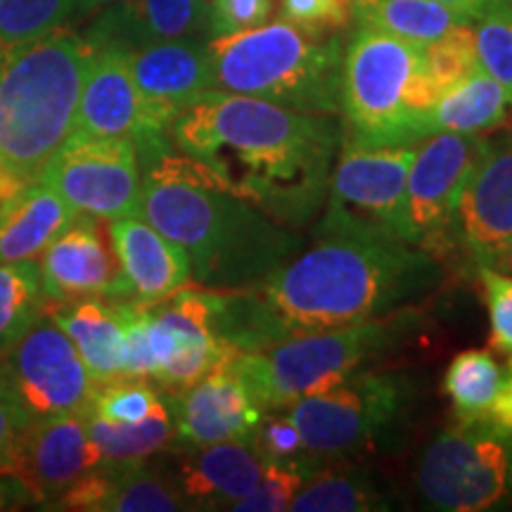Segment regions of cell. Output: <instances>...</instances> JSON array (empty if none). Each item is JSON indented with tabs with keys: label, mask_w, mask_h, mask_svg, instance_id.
Listing matches in <instances>:
<instances>
[{
	"label": "cell",
	"mask_w": 512,
	"mask_h": 512,
	"mask_svg": "<svg viewBox=\"0 0 512 512\" xmlns=\"http://www.w3.org/2000/svg\"><path fill=\"white\" fill-rule=\"evenodd\" d=\"M38 181L62 195L76 214L112 221L140 216L143 166L136 145L126 138L72 133Z\"/></svg>",
	"instance_id": "7c38bea8"
},
{
	"label": "cell",
	"mask_w": 512,
	"mask_h": 512,
	"mask_svg": "<svg viewBox=\"0 0 512 512\" xmlns=\"http://www.w3.org/2000/svg\"><path fill=\"white\" fill-rule=\"evenodd\" d=\"M171 119L145 100L128 69L126 50L98 48L79 95L74 131L98 138H126L138 157L171 150Z\"/></svg>",
	"instance_id": "5bb4252c"
},
{
	"label": "cell",
	"mask_w": 512,
	"mask_h": 512,
	"mask_svg": "<svg viewBox=\"0 0 512 512\" xmlns=\"http://www.w3.org/2000/svg\"><path fill=\"white\" fill-rule=\"evenodd\" d=\"M22 188H24V183L19 181V178L12 176L5 166H0V204H3L5 200H10L12 195H17Z\"/></svg>",
	"instance_id": "c3c4849f"
},
{
	"label": "cell",
	"mask_w": 512,
	"mask_h": 512,
	"mask_svg": "<svg viewBox=\"0 0 512 512\" xmlns=\"http://www.w3.org/2000/svg\"><path fill=\"white\" fill-rule=\"evenodd\" d=\"M437 3L446 5L448 10L458 12V15L470 19V22H477L486 12L501 8V5H512V0H437Z\"/></svg>",
	"instance_id": "f6af8a7d"
},
{
	"label": "cell",
	"mask_w": 512,
	"mask_h": 512,
	"mask_svg": "<svg viewBox=\"0 0 512 512\" xmlns=\"http://www.w3.org/2000/svg\"><path fill=\"white\" fill-rule=\"evenodd\" d=\"M273 0H211L207 5V29L214 36L238 34L268 22Z\"/></svg>",
	"instance_id": "ab89813d"
},
{
	"label": "cell",
	"mask_w": 512,
	"mask_h": 512,
	"mask_svg": "<svg viewBox=\"0 0 512 512\" xmlns=\"http://www.w3.org/2000/svg\"><path fill=\"white\" fill-rule=\"evenodd\" d=\"M169 403L174 437L183 448L252 441L261 422V408L230 363L181 389Z\"/></svg>",
	"instance_id": "d6986e66"
},
{
	"label": "cell",
	"mask_w": 512,
	"mask_h": 512,
	"mask_svg": "<svg viewBox=\"0 0 512 512\" xmlns=\"http://www.w3.org/2000/svg\"><path fill=\"white\" fill-rule=\"evenodd\" d=\"M425 62L434 86L439 95L446 93L448 88L458 86L467 76L475 74L479 69L477 50H475V29L470 24H460L451 29L439 41L425 46Z\"/></svg>",
	"instance_id": "e575fe53"
},
{
	"label": "cell",
	"mask_w": 512,
	"mask_h": 512,
	"mask_svg": "<svg viewBox=\"0 0 512 512\" xmlns=\"http://www.w3.org/2000/svg\"><path fill=\"white\" fill-rule=\"evenodd\" d=\"M98 465H102V456L88 437L86 415H50L27 425L19 439L12 477L27 486L36 505L46 508Z\"/></svg>",
	"instance_id": "ac0fdd59"
},
{
	"label": "cell",
	"mask_w": 512,
	"mask_h": 512,
	"mask_svg": "<svg viewBox=\"0 0 512 512\" xmlns=\"http://www.w3.org/2000/svg\"><path fill=\"white\" fill-rule=\"evenodd\" d=\"M484 264L496 268V271H501V273L512 275V238L505 242V245L498 249V252L491 254L489 259L484 261Z\"/></svg>",
	"instance_id": "7dc6e473"
},
{
	"label": "cell",
	"mask_w": 512,
	"mask_h": 512,
	"mask_svg": "<svg viewBox=\"0 0 512 512\" xmlns=\"http://www.w3.org/2000/svg\"><path fill=\"white\" fill-rule=\"evenodd\" d=\"M283 19L309 34H325L347 27L354 15V0H280Z\"/></svg>",
	"instance_id": "f35d334b"
},
{
	"label": "cell",
	"mask_w": 512,
	"mask_h": 512,
	"mask_svg": "<svg viewBox=\"0 0 512 512\" xmlns=\"http://www.w3.org/2000/svg\"><path fill=\"white\" fill-rule=\"evenodd\" d=\"M415 486L434 510L494 508L512 486V439L489 425H460L439 434L422 453Z\"/></svg>",
	"instance_id": "9c48e42d"
},
{
	"label": "cell",
	"mask_w": 512,
	"mask_h": 512,
	"mask_svg": "<svg viewBox=\"0 0 512 512\" xmlns=\"http://www.w3.org/2000/svg\"><path fill=\"white\" fill-rule=\"evenodd\" d=\"M31 503H36V498L31 496L27 486L19 482L17 477L0 472V512L29 508Z\"/></svg>",
	"instance_id": "ee69618b"
},
{
	"label": "cell",
	"mask_w": 512,
	"mask_h": 512,
	"mask_svg": "<svg viewBox=\"0 0 512 512\" xmlns=\"http://www.w3.org/2000/svg\"><path fill=\"white\" fill-rule=\"evenodd\" d=\"M207 27V0H117L98 15L88 43L98 48L138 50L152 43L190 38Z\"/></svg>",
	"instance_id": "603a6c76"
},
{
	"label": "cell",
	"mask_w": 512,
	"mask_h": 512,
	"mask_svg": "<svg viewBox=\"0 0 512 512\" xmlns=\"http://www.w3.org/2000/svg\"><path fill=\"white\" fill-rule=\"evenodd\" d=\"M214 91L249 95L299 112L342 110L339 43L285 22L261 24L207 43Z\"/></svg>",
	"instance_id": "5b68a950"
},
{
	"label": "cell",
	"mask_w": 512,
	"mask_h": 512,
	"mask_svg": "<svg viewBox=\"0 0 512 512\" xmlns=\"http://www.w3.org/2000/svg\"><path fill=\"white\" fill-rule=\"evenodd\" d=\"M415 145H342L328 185L320 233H349L415 245L406 216V183Z\"/></svg>",
	"instance_id": "ba28073f"
},
{
	"label": "cell",
	"mask_w": 512,
	"mask_h": 512,
	"mask_svg": "<svg viewBox=\"0 0 512 512\" xmlns=\"http://www.w3.org/2000/svg\"><path fill=\"white\" fill-rule=\"evenodd\" d=\"M448 230L458 235L477 264L512 238V133L482 138Z\"/></svg>",
	"instance_id": "e0dca14e"
},
{
	"label": "cell",
	"mask_w": 512,
	"mask_h": 512,
	"mask_svg": "<svg viewBox=\"0 0 512 512\" xmlns=\"http://www.w3.org/2000/svg\"><path fill=\"white\" fill-rule=\"evenodd\" d=\"M76 0H0V46L22 48L67 27Z\"/></svg>",
	"instance_id": "d6a6232c"
},
{
	"label": "cell",
	"mask_w": 512,
	"mask_h": 512,
	"mask_svg": "<svg viewBox=\"0 0 512 512\" xmlns=\"http://www.w3.org/2000/svg\"><path fill=\"white\" fill-rule=\"evenodd\" d=\"M93 55L88 38L67 27L22 48L0 46V166L24 185L74 133Z\"/></svg>",
	"instance_id": "277c9868"
},
{
	"label": "cell",
	"mask_w": 512,
	"mask_h": 512,
	"mask_svg": "<svg viewBox=\"0 0 512 512\" xmlns=\"http://www.w3.org/2000/svg\"><path fill=\"white\" fill-rule=\"evenodd\" d=\"M169 140L242 200L302 228L325 204L344 131L332 114L207 91L171 121Z\"/></svg>",
	"instance_id": "7a4b0ae2"
},
{
	"label": "cell",
	"mask_w": 512,
	"mask_h": 512,
	"mask_svg": "<svg viewBox=\"0 0 512 512\" xmlns=\"http://www.w3.org/2000/svg\"><path fill=\"white\" fill-rule=\"evenodd\" d=\"M46 309L41 271L34 259L0 264V354L46 316Z\"/></svg>",
	"instance_id": "4dcf8cb0"
},
{
	"label": "cell",
	"mask_w": 512,
	"mask_h": 512,
	"mask_svg": "<svg viewBox=\"0 0 512 512\" xmlns=\"http://www.w3.org/2000/svg\"><path fill=\"white\" fill-rule=\"evenodd\" d=\"M117 3V0H76L74 5V17L76 19H88L100 15L102 10H107L110 5Z\"/></svg>",
	"instance_id": "bcb514c9"
},
{
	"label": "cell",
	"mask_w": 512,
	"mask_h": 512,
	"mask_svg": "<svg viewBox=\"0 0 512 512\" xmlns=\"http://www.w3.org/2000/svg\"><path fill=\"white\" fill-rule=\"evenodd\" d=\"M256 448L261 460H290L304 448L297 425L290 415H271L256 427L254 439L249 441Z\"/></svg>",
	"instance_id": "60d3db41"
},
{
	"label": "cell",
	"mask_w": 512,
	"mask_h": 512,
	"mask_svg": "<svg viewBox=\"0 0 512 512\" xmlns=\"http://www.w3.org/2000/svg\"><path fill=\"white\" fill-rule=\"evenodd\" d=\"M482 138L434 133L415 147L406 183V216L418 247L451 228L460 188L479 155Z\"/></svg>",
	"instance_id": "2e32d148"
},
{
	"label": "cell",
	"mask_w": 512,
	"mask_h": 512,
	"mask_svg": "<svg viewBox=\"0 0 512 512\" xmlns=\"http://www.w3.org/2000/svg\"><path fill=\"white\" fill-rule=\"evenodd\" d=\"M503 370H505L503 387L496 396L494 406H491L489 427L491 430H496L498 434H503V437L512 439V356H510L508 366H505Z\"/></svg>",
	"instance_id": "7bdbcfd3"
},
{
	"label": "cell",
	"mask_w": 512,
	"mask_h": 512,
	"mask_svg": "<svg viewBox=\"0 0 512 512\" xmlns=\"http://www.w3.org/2000/svg\"><path fill=\"white\" fill-rule=\"evenodd\" d=\"M166 408L147 377H112L95 384L91 403L83 413L100 415L110 422H140Z\"/></svg>",
	"instance_id": "836d02e7"
},
{
	"label": "cell",
	"mask_w": 512,
	"mask_h": 512,
	"mask_svg": "<svg viewBox=\"0 0 512 512\" xmlns=\"http://www.w3.org/2000/svg\"><path fill=\"white\" fill-rule=\"evenodd\" d=\"M475 50L479 69L501 83L512 102V5H501L477 19Z\"/></svg>",
	"instance_id": "d590c367"
},
{
	"label": "cell",
	"mask_w": 512,
	"mask_h": 512,
	"mask_svg": "<svg viewBox=\"0 0 512 512\" xmlns=\"http://www.w3.org/2000/svg\"><path fill=\"white\" fill-rule=\"evenodd\" d=\"M261 470L264 460L249 441H223L185 448L171 482L188 508H233L256 489Z\"/></svg>",
	"instance_id": "ffe728a7"
},
{
	"label": "cell",
	"mask_w": 512,
	"mask_h": 512,
	"mask_svg": "<svg viewBox=\"0 0 512 512\" xmlns=\"http://www.w3.org/2000/svg\"><path fill=\"white\" fill-rule=\"evenodd\" d=\"M358 24L403 38L415 46H430L460 24H472L437 0H354Z\"/></svg>",
	"instance_id": "4316f807"
},
{
	"label": "cell",
	"mask_w": 512,
	"mask_h": 512,
	"mask_svg": "<svg viewBox=\"0 0 512 512\" xmlns=\"http://www.w3.org/2000/svg\"><path fill=\"white\" fill-rule=\"evenodd\" d=\"M484 302L489 309V349L501 356H512V275L477 264Z\"/></svg>",
	"instance_id": "74e56055"
},
{
	"label": "cell",
	"mask_w": 512,
	"mask_h": 512,
	"mask_svg": "<svg viewBox=\"0 0 512 512\" xmlns=\"http://www.w3.org/2000/svg\"><path fill=\"white\" fill-rule=\"evenodd\" d=\"M505 370L489 351L467 349L453 358L444 375V392L460 425H489V413L503 387Z\"/></svg>",
	"instance_id": "83f0119b"
},
{
	"label": "cell",
	"mask_w": 512,
	"mask_h": 512,
	"mask_svg": "<svg viewBox=\"0 0 512 512\" xmlns=\"http://www.w3.org/2000/svg\"><path fill=\"white\" fill-rule=\"evenodd\" d=\"M140 216L176 242L207 290H247L297 254L302 238L230 192L207 166L171 150L140 159Z\"/></svg>",
	"instance_id": "3957f363"
},
{
	"label": "cell",
	"mask_w": 512,
	"mask_h": 512,
	"mask_svg": "<svg viewBox=\"0 0 512 512\" xmlns=\"http://www.w3.org/2000/svg\"><path fill=\"white\" fill-rule=\"evenodd\" d=\"M147 306L155 373L152 377L171 392L192 387L240 354L219 330V290L181 287Z\"/></svg>",
	"instance_id": "8fae6325"
},
{
	"label": "cell",
	"mask_w": 512,
	"mask_h": 512,
	"mask_svg": "<svg viewBox=\"0 0 512 512\" xmlns=\"http://www.w3.org/2000/svg\"><path fill=\"white\" fill-rule=\"evenodd\" d=\"M46 316L72 339L95 380L124 375V318L119 304L88 297L48 306Z\"/></svg>",
	"instance_id": "d4e9b609"
},
{
	"label": "cell",
	"mask_w": 512,
	"mask_h": 512,
	"mask_svg": "<svg viewBox=\"0 0 512 512\" xmlns=\"http://www.w3.org/2000/svg\"><path fill=\"white\" fill-rule=\"evenodd\" d=\"M403 332L401 320L373 318L347 328L309 332L261 351H245L230 361L256 406L283 411L304 396L328 392L384 349Z\"/></svg>",
	"instance_id": "52a82bcc"
},
{
	"label": "cell",
	"mask_w": 512,
	"mask_h": 512,
	"mask_svg": "<svg viewBox=\"0 0 512 512\" xmlns=\"http://www.w3.org/2000/svg\"><path fill=\"white\" fill-rule=\"evenodd\" d=\"M131 302L155 304L190 283V261L143 216H121L107 226Z\"/></svg>",
	"instance_id": "44dd1931"
},
{
	"label": "cell",
	"mask_w": 512,
	"mask_h": 512,
	"mask_svg": "<svg viewBox=\"0 0 512 512\" xmlns=\"http://www.w3.org/2000/svg\"><path fill=\"white\" fill-rule=\"evenodd\" d=\"M31 420L34 418L19 406L8 384L0 380V472L5 475H12L15 470L19 439Z\"/></svg>",
	"instance_id": "b9f144b4"
},
{
	"label": "cell",
	"mask_w": 512,
	"mask_h": 512,
	"mask_svg": "<svg viewBox=\"0 0 512 512\" xmlns=\"http://www.w3.org/2000/svg\"><path fill=\"white\" fill-rule=\"evenodd\" d=\"M437 98L425 48L361 27L342 57V112L349 124L342 145L420 143L422 121Z\"/></svg>",
	"instance_id": "8992f818"
},
{
	"label": "cell",
	"mask_w": 512,
	"mask_h": 512,
	"mask_svg": "<svg viewBox=\"0 0 512 512\" xmlns=\"http://www.w3.org/2000/svg\"><path fill=\"white\" fill-rule=\"evenodd\" d=\"M309 472L304 463L294 460H264L261 479L252 494H247L242 501L233 503L235 512H283L290 510L294 496L299 494Z\"/></svg>",
	"instance_id": "8d00e7d4"
},
{
	"label": "cell",
	"mask_w": 512,
	"mask_h": 512,
	"mask_svg": "<svg viewBox=\"0 0 512 512\" xmlns=\"http://www.w3.org/2000/svg\"><path fill=\"white\" fill-rule=\"evenodd\" d=\"M510 107V95L505 93L501 83L491 79L484 69H477L458 86L439 95L432 110L425 114L422 131H425V138L434 133L482 136L505 124Z\"/></svg>",
	"instance_id": "484cf974"
},
{
	"label": "cell",
	"mask_w": 512,
	"mask_h": 512,
	"mask_svg": "<svg viewBox=\"0 0 512 512\" xmlns=\"http://www.w3.org/2000/svg\"><path fill=\"white\" fill-rule=\"evenodd\" d=\"M406 380L384 373H354L328 392L287 406L306 451L337 456L361 451L394 425L406 408Z\"/></svg>",
	"instance_id": "30bf717a"
},
{
	"label": "cell",
	"mask_w": 512,
	"mask_h": 512,
	"mask_svg": "<svg viewBox=\"0 0 512 512\" xmlns=\"http://www.w3.org/2000/svg\"><path fill=\"white\" fill-rule=\"evenodd\" d=\"M387 508L380 491L354 472H325L306 479L294 496V512H370Z\"/></svg>",
	"instance_id": "1f68e13d"
},
{
	"label": "cell",
	"mask_w": 512,
	"mask_h": 512,
	"mask_svg": "<svg viewBox=\"0 0 512 512\" xmlns=\"http://www.w3.org/2000/svg\"><path fill=\"white\" fill-rule=\"evenodd\" d=\"M439 266L418 245L370 235L320 233L264 283L219 290V330L240 354L309 332L382 318L430 292Z\"/></svg>",
	"instance_id": "6da1fadb"
},
{
	"label": "cell",
	"mask_w": 512,
	"mask_h": 512,
	"mask_svg": "<svg viewBox=\"0 0 512 512\" xmlns=\"http://www.w3.org/2000/svg\"><path fill=\"white\" fill-rule=\"evenodd\" d=\"M41 290L48 306L102 297L131 302V287L121 273L110 233H102V219L79 214L43 249Z\"/></svg>",
	"instance_id": "9a60e30c"
},
{
	"label": "cell",
	"mask_w": 512,
	"mask_h": 512,
	"mask_svg": "<svg viewBox=\"0 0 512 512\" xmlns=\"http://www.w3.org/2000/svg\"><path fill=\"white\" fill-rule=\"evenodd\" d=\"M48 183L34 181L0 204V264L36 259L76 219Z\"/></svg>",
	"instance_id": "cb8c5ba5"
},
{
	"label": "cell",
	"mask_w": 512,
	"mask_h": 512,
	"mask_svg": "<svg viewBox=\"0 0 512 512\" xmlns=\"http://www.w3.org/2000/svg\"><path fill=\"white\" fill-rule=\"evenodd\" d=\"M102 467L107 472V489L100 512H174L188 508L171 477L147 467V460Z\"/></svg>",
	"instance_id": "f546056e"
},
{
	"label": "cell",
	"mask_w": 512,
	"mask_h": 512,
	"mask_svg": "<svg viewBox=\"0 0 512 512\" xmlns=\"http://www.w3.org/2000/svg\"><path fill=\"white\" fill-rule=\"evenodd\" d=\"M128 69L150 105L174 121L192 100L214 91L207 46L192 38L128 50Z\"/></svg>",
	"instance_id": "7402d4cb"
},
{
	"label": "cell",
	"mask_w": 512,
	"mask_h": 512,
	"mask_svg": "<svg viewBox=\"0 0 512 512\" xmlns=\"http://www.w3.org/2000/svg\"><path fill=\"white\" fill-rule=\"evenodd\" d=\"M0 380L34 420L83 413L98 384L72 339L48 316L3 351Z\"/></svg>",
	"instance_id": "4fadbf2b"
},
{
	"label": "cell",
	"mask_w": 512,
	"mask_h": 512,
	"mask_svg": "<svg viewBox=\"0 0 512 512\" xmlns=\"http://www.w3.org/2000/svg\"><path fill=\"white\" fill-rule=\"evenodd\" d=\"M83 415L88 437L102 456V465L143 463L174 441V418L169 406L140 422H110L93 413Z\"/></svg>",
	"instance_id": "f1b7e54d"
}]
</instances>
